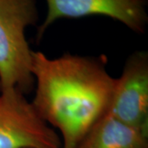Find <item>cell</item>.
Masks as SVG:
<instances>
[{
	"instance_id": "obj_4",
	"label": "cell",
	"mask_w": 148,
	"mask_h": 148,
	"mask_svg": "<svg viewBox=\"0 0 148 148\" xmlns=\"http://www.w3.org/2000/svg\"><path fill=\"white\" fill-rule=\"evenodd\" d=\"M108 113L148 135L147 52L137 51L127 58Z\"/></svg>"
},
{
	"instance_id": "obj_3",
	"label": "cell",
	"mask_w": 148,
	"mask_h": 148,
	"mask_svg": "<svg viewBox=\"0 0 148 148\" xmlns=\"http://www.w3.org/2000/svg\"><path fill=\"white\" fill-rule=\"evenodd\" d=\"M0 148H62L56 131L16 88L0 90Z\"/></svg>"
},
{
	"instance_id": "obj_2",
	"label": "cell",
	"mask_w": 148,
	"mask_h": 148,
	"mask_svg": "<svg viewBox=\"0 0 148 148\" xmlns=\"http://www.w3.org/2000/svg\"><path fill=\"white\" fill-rule=\"evenodd\" d=\"M37 20L36 0H0V90L24 93L32 88V50L26 30Z\"/></svg>"
},
{
	"instance_id": "obj_1",
	"label": "cell",
	"mask_w": 148,
	"mask_h": 148,
	"mask_svg": "<svg viewBox=\"0 0 148 148\" xmlns=\"http://www.w3.org/2000/svg\"><path fill=\"white\" fill-rule=\"evenodd\" d=\"M32 74L37 113L58 129L62 148H77L108 112L116 78L99 58L70 53L50 58L33 50Z\"/></svg>"
},
{
	"instance_id": "obj_5",
	"label": "cell",
	"mask_w": 148,
	"mask_h": 148,
	"mask_svg": "<svg viewBox=\"0 0 148 148\" xmlns=\"http://www.w3.org/2000/svg\"><path fill=\"white\" fill-rule=\"evenodd\" d=\"M47 14L38 28L39 40L49 27L62 18L105 16L136 33H144L148 21L147 0H45Z\"/></svg>"
},
{
	"instance_id": "obj_6",
	"label": "cell",
	"mask_w": 148,
	"mask_h": 148,
	"mask_svg": "<svg viewBox=\"0 0 148 148\" xmlns=\"http://www.w3.org/2000/svg\"><path fill=\"white\" fill-rule=\"evenodd\" d=\"M77 148H148V135L106 113Z\"/></svg>"
}]
</instances>
